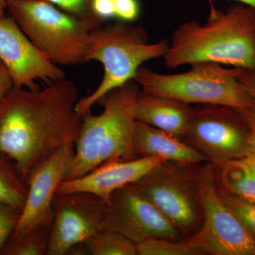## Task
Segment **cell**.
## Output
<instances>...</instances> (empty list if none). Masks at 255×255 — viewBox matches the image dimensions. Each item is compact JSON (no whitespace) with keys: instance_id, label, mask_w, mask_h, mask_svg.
I'll use <instances>...</instances> for the list:
<instances>
[{"instance_id":"cell-1","label":"cell","mask_w":255,"mask_h":255,"mask_svg":"<svg viewBox=\"0 0 255 255\" xmlns=\"http://www.w3.org/2000/svg\"><path fill=\"white\" fill-rule=\"evenodd\" d=\"M76 85L63 78L43 89L14 87L0 102V155L27 184L33 170L62 146L75 143L82 122Z\"/></svg>"},{"instance_id":"cell-2","label":"cell","mask_w":255,"mask_h":255,"mask_svg":"<svg viewBox=\"0 0 255 255\" xmlns=\"http://www.w3.org/2000/svg\"><path fill=\"white\" fill-rule=\"evenodd\" d=\"M163 58L169 68L202 62L255 68V9L241 3L221 11L211 4L207 22L174 30Z\"/></svg>"},{"instance_id":"cell-3","label":"cell","mask_w":255,"mask_h":255,"mask_svg":"<svg viewBox=\"0 0 255 255\" xmlns=\"http://www.w3.org/2000/svg\"><path fill=\"white\" fill-rule=\"evenodd\" d=\"M140 90L135 80H130L99 100L102 113L94 115L89 112L82 116L75 155L65 180L82 177L107 161L137 158L132 137L135 102Z\"/></svg>"},{"instance_id":"cell-4","label":"cell","mask_w":255,"mask_h":255,"mask_svg":"<svg viewBox=\"0 0 255 255\" xmlns=\"http://www.w3.org/2000/svg\"><path fill=\"white\" fill-rule=\"evenodd\" d=\"M167 40L150 43L145 30L129 22L119 21L90 31L85 62L96 60L105 73L95 91L78 101L76 110L83 116L111 90L133 80L142 64L163 58L168 50Z\"/></svg>"},{"instance_id":"cell-5","label":"cell","mask_w":255,"mask_h":255,"mask_svg":"<svg viewBox=\"0 0 255 255\" xmlns=\"http://www.w3.org/2000/svg\"><path fill=\"white\" fill-rule=\"evenodd\" d=\"M133 80L145 93L172 97L188 105L255 107L254 99L238 80L237 69L223 68L219 63H194L189 71L169 75L141 66Z\"/></svg>"},{"instance_id":"cell-6","label":"cell","mask_w":255,"mask_h":255,"mask_svg":"<svg viewBox=\"0 0 255 255\" xmlns=\"http://www.w3.org/2000/svg\"><path fill=\"white\" fill-rule=\"evenodd\" d=\"M9 16L50 63L72 65L85 62L91 28L45 0H12Z\"/></svg>"},{"instance_id":"cell-7","label":"cell","mask_w":255,"mask_h":255,"mask_svg":"<svg viewBox=\"0 0 255 255\" xmlns=\"http://www.w3.org/2000/svg\"><path fill=\"white\" fill-rule=\"evenodd\" d=\"M199 165L168 159L129 184L167 218L185 239L199 229L204 220Z\"/></svg>"},{"instance_id":"cell-8","label":"cell","mask_w":255,"mask_h":255,"mask_svg":"<svg viewBox=\"0 0 255 255\" xmlns=\"http://www.w3.org/2000/svg\"><path fill=\"white\" fill-rule=\"evenodd\" d=\"M199 185L204 220L186 240L204 255H255V238L221 199L209 162L199 165Z\"/></svg>"},{"instance_id":"cell-9","label":"cell","mask_w":255,"mask_h":255,"mask_svg":"<svg viewBox=\"0 0 255 255\" xmlns=\"http://www.w3.org/2000/svg\"><path fill=\"white\" fill-rule=\"evenodd\" d=\"M251 130L237 110L226 106L194 107L184 142L216 165L248 157Z\"/></svg>"},{"instance_id":"cell-10","label":"cell","mask_w":255,"mask_h":255,"mask_svg":"<svg viewBox=\"0 0 255 255\" xmlns=\"http://www.w3.org/2000/svg\"><path fill=\"white\" fill-rule=\"evenodd\" d=\"M53 219L46 255H65L79 243H85L107 228L109 205L87 192L56 193Z\"/></svg>"},{"instance_id":"cell-11","label":"cell","mask_w":255,"mask_h":255,"mask_svg":"<svg viewBox=\"0 0 255 255\" xmlns=\"http://www.w3.org/2000/svg\"><path fill=\"white\" fill-rule=\"evenodd\" d=\"M75 155V143L65 144L47 157L28 178L26 202L17 226L10 237L53 223V200L65 180Z\"/></svg>"},{"instance_id":"cell-12","label":"cell","mask_w":255,"mask_h":255,"mask_svg":"<svg viewBox=\"0 0 255 255\" xmlns=\"http://www.w3.org/2000/svg\"><path fill=\"white\" fill-rule=\"evenodd\" d=\"M107 222L108 229L121 233L135 244L150 238L186 240L167 218L129 184L111 196Z\"/></svg>"},{"instance_id":"cell-13","label":"cell","mask_w":255,"mask_h":255,"mask_svg":"<svg viewBox=\"0 0 255 255\" xmlns=\"http://www.w3.org/2000/svg\"><path fill=\"white\" fill-rule=\"evenodd\" d=\"M0 60L17 88L38 90V80L54 82L65 78L63 70L36 49L9 15L0 19Z\"/></svg>"},{"instance_id":"cell-14","label":"cell","mask_w":255,"mask_h":255,"mask_svg":"<svg viewBox=\"0 0 255 255\" xmlns=\"http://www.w3.org/2000/svg\"><path fill=\"white\" fill-rule=\"evenodd\" d=\"M165 160L161 157H147L107 161L82 177L64 180L56 193H90L109 205L114 191L136 182Z\"/></svg>"},{"instance_id":"cell-15","label":"cell","mask_w":255,"mask_h":255,"mask_svg":"<svg viewBox=\"0 0 255 255\" xmlns=\"http://www.w3.org/2000/svg\"><path fill=\"white\" fill-rule=\"evenodd\" d=\"M194 108L190 105L165 96L140 90L135 102L136 120L149 124L183 140Z\"/></svg>"},{"instance_id":"cell-16","label":"cell","mask_w":255,"mask_h":255,"mask_svg":"<svg viewBox=\"0 0 255 255\" xmlns=\"http://www.w3.org/2000/svg\"><path fill=\"white\" fill-rule=\"evenodd\" d=\"M132 147L137 158L161 157L189 163L206 162L197 150L184 140L140 121H135Z\"/></svg>"},{"instance_id":"cell-17","label":"cell","mask_w":255,"mask_h":255,"mask_svg":"<svg viewBox=\"0 0 255 255\" xmlns=\"http://www.w3.org/2000/svg\"><path fill=\"white\" fill-rule=\"evenodd\" d=\"M214 168L218 187L241 200L255 204V164L251 159H232L216 164Z\"/></svg>"},{"instance_id":"cell-18","label":"cell","mask_w":255,"mask_h":255,"mask_svg":"<svg viewBox=\"0 0 255 255\" xmlns=\"http://www.w3.org/2000/svg\"><path fill=\"white\" fill-rule=\"evenodd\" d=\"M28 193V184L23 180L14 162L0 155V204L21 212Z\"/></svg>"},{"instance_id":"cell-19","label":"cell","mask_w":255,"mask_h":255,"mask_svg":"<svg viewBox=\"0 0 255 255\" xmlns=\"http://www.w3.org/2000/svg\"><path fill=\"white\" fill-rule=\"evenodd\" d=\"M52 223L15 237H9L1 255H46Z\"/></svg>"},{"instance_id":"cell-20","label":"cell","mask_w":255,"mask_h":255,"mask_svg":"<svg viewBox=\"0 0 255 255\" xmlns=\"http://www.w3.org/2000/svg\"><path fill=\"white\" fill-rule=\"evenodd\" d=\"M85 244L92 255H137L134 242L108 228L97 233Z\"/></svg>"},{"instance_id":"cell-21","label":"cell","mask_w":255,"mask_h":255,"mask_svg":"<svg viewBox=\"0 0 255 255\" xmlns=\"http://www.w3.org/2000/svg\"><path fill=\"white\" fill-rule=\"evenodd\" d=\"M137 255H204L197 247L187 241L150 238L137 243Z\"/></svg>"},{"instance_id":"cell-22","label":"cell","mask_w":255,"mask_h":255,"mask_svg":"<svg viewBox=\"0 0 255 255\" xmlns=\"http://www.w3.org/2000/svg\"><path fill=\"white\" fill-rule=\"evenodd\" d=\"M10 1L12 0H6ZM58 6L65 12L73 15L87 23L92 30L102 26L103 22L96 17L92 11L93 0H45Z\"/></svg>"},{"instance_id":"cell-23","label":"cell","mask_w":255,"mask_h":255,"mask_svg":"<svg viewBox=\"0 0 255 255\" xmlns=\"http://www.w3.org/2000/svg\"><path fill=\"white\" fill-rule=\"evenodd\" d=\"M216 187L220 196L226 206L236 214L243 226L255 238V204L241 200L228 194L218 187L217 184Z\"/></svg>"},{"instance_id":"cell-24","label":"cell","mask_w":255,"mask_h":255,"mask_svg":"<svg viewBox=\"0 0 255 255\" xmlns=\"http://www.w3.org/2000/svg\"><path fill=\"white\" fill-rule=\"evenodd\" d=\"M21 212L0 204V252L17 226Z\"/></svg>"},{"instance_id":"cell-25","label":"cell","mask_w":255,"mask_h":255,"mask_svg":"<svg viewBox=\"0 0 255 255\" xmlns=\"http://www.w3.org/2000/svg\"><path fill=\"white\" fill-rule=\"evenodd\" d=\"M116 18L131 23L138 18L140 5L138 0H115Z\"/></svg>"},{"instance_id":"cell-26","label":"cell","mask_w":255,"mask_h":255,"mask_svg":"<svg viewBox=\"0 0 255 255\" xmlns=\"http://www.w3.org/2000/svg\"><path fill=\"white\" fill-rule=\"evenodd\" d=\"M92 7L94 14L102 22L116 18L115 0H93Z\"/></svg>"},{"instance_id":"cell-27","label":"cell","mask_w":255,"mask_h":255,"mask_svg":"<svg viewBox=\"0 0 255 255\" xmlns=\"http://www.w3.org/2000/svg\"><path fill=\"white\" fill-rule=\"evenodd\" d=\"M237 69V78L255 101V68Z\"/></svg>"},{"instance_id":"cell-28","label":"cell","mask_w":255,"mask_h":255,"mask_svg":"<svg viewBox=\"0 0 255 255\" xmlns=\"http://www.w3.org/2000/svg\"><path fill=\"white\" fill-rule=\"evenodd\" d=\"M14 87V79L4 63L0 60V102Z\"/></svg>"},{"instance_id":"cell-29","label":"cell","mask_w":255,"mask_h":255,"mask_svg":"<svg viewBox=\"0 0 255 255\" xmlns=\"http://www.w3.org/2000/svg\"><path fill=\"white\" fill-rule=\"evenodd\" d=\"M236 110L250 128L251 131L255 133V107H243Z\"/></svg>"},{"instance_id":"cell-30","label":"cell","mask_w":255,"mask_h":255,"mask_svg":"<svg viewBox=\"0 0 255 255\" xmlns=\"http://www.w3.org/2000/svg\"><path fill=\"white\" fill-rule=\"evenodd\" d=\"M247 157L251 159L255 164V135L252 131L250 135V152Z\"/></svg>"},{"instance_id":"cell-31","label":"cell","mask_w":255,"mask_h":255,"mask_svg":"<svg viewBox=\"0 0 255 255\" xmlns=\"http://www.w3.org/2000/svg\"><path fill=\"white\" fill-rule=\"evenodd\" d=\"M6 11H7V1L0 0V19L6 16Z\"/></svg>"},{"instance_id":"cell-32","label":"cell","mask_w":255,"mask_h":255,"mask_svg":"<svg viewBox=\"0 0 255 255\" xmlns=\"http://www.w3.org/2000/svg\"><path fill=\"white\" fill-rule=\"evenodd\" d=\"M209 1L211 2V4H211V1H212V0H209ZM236 1H240L242 4L248 5V6H251V7L255 9V0H236Z\"/></svg>"}]
</instances>
